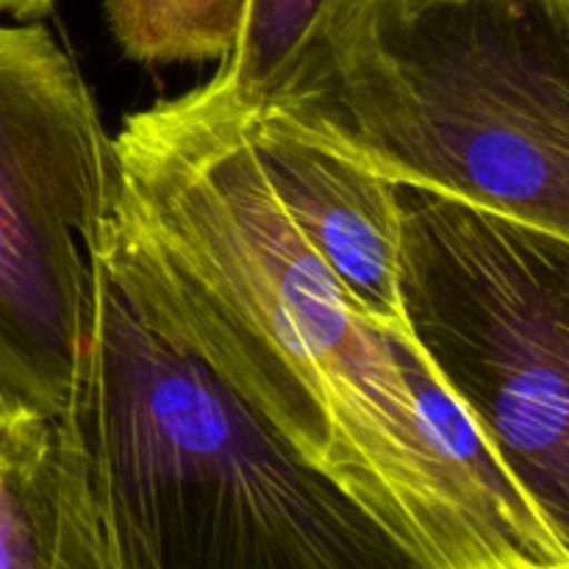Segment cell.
Listing matches in <instances>:
<instances>
[{
    "instance_id": "obj_2",
    "label": "cell",
    "mask_w": 569,
    "mask_h": 569,
    "mask_svg": "<svg viewBox=\"0 0 569 569\" xmlns=\"http://www.w3.org/2000/svg\"><path fill=\"white\" fill-rule=\"evenodd\" d=\"M89 261L59 422L100 569H415L209 365L159 337L94 250Z\"/></svg>"
},
{
    "instance_id": "obj_1",
    "label": "cell",
    "mask_w": 569,
    "mask_h": 569,
    "mask_svg": "<svg viewBox=\"0 0 569 569\" xmlns=\"http://www.w3.org/2000/svg\"><path fill=\"white\" fill-rule=\"evenodd\" d=\"M94 253L159 337L198 356L415 569H569V548L470 420L448 431L420 350L372 317L272 194L244 111L206 87L111 133Z\"/></svg>"
},
{
    "instance_id": "obj_10",
    "label": "cell",
    "mask_w": 569,
    "mask_h": 569,
    "mask_svg": "<svg viewBox=\"0 0 569 569\" xmlns=\"http://www.w3.org/2000/svg\"><path fill=\"white\" fill-rule=\"evenodd\" d=\"M56 6L59 0H0V14L14 17L17 22H42Z\"/></svg>"
},
{
    "instance_id": "obj_9",
    "label": "cell",
    "mask_w": 569,
    "mask_h": 569,
    "mask_svg": "<svg viewBox=\"0 0 569 569\" xmlns=\"http://www.w3.org/2000/svg\"><path fill=\"white\" fill-rule=\"evenodd\" d=\"M250 0H103L106 26L137 64L226 61L239 42Z\"/></svg>"
},
{
    "instance_id": "obj_4",
    "label": "cell",
    "mask_w": 569,
    "mask_h": 569,
    "mask_svg": "<svg viewBox=\"0 0 569 569\" xmlns=\"http://www.w3.org/2000/svg\"><path fill=\"white\" fill-rule=\"evenodd\" d=\"M398 200L417 350L569 548V244L448 194Z\"/></svg>"
},
{
    "instance_id": "obj_5",
    "label": "cell",
    "mask_w": 569,
    "mask_h": 569,
    "mask_svg": "<svg viewBox=\"0 0 569 569\" xmlns=\"http://www.w3.org/2000/svg\"><path fill=\"white\" fill-rule=\"evenodd\" d=\"M111 183V133L72 56L42 22L0 26V409H64Z\"/></svg>"
},
{
    "instance_id": "obj_6",
    "label": "cell",
    "mask_w": 569,
    "mask_h": 569,
    "mask_svg": "<svg viewBox=\"0 0 569 569\" xmlns=\"http://www.w3.org/2000/svg\"><path fill=\"white\" fill-rule=\"evenodd\" d=\"M267 183L317 256L359 303L400 333L398 183L331 153L272 109L244 111Z\"/></svg>"
},
{
    "instance_id": "obj_8",
    "label": "cell",
    "mask_w": 569,
    "mask_h": 569,
    "mask_svg": "<svg viewBox=\"0 0 569 569\" xmlns=\"http://www.w3.org/2000/svg\"><path fill=\"white\" fill-rule=\"evenodd\" d=\"M345 0H250L239 42L203 87L242 111L283 92Z\"/></svg>"
},
{
    "instance_id": "obj_7",
    "label": "cell",
    "mask_w": 569,
    "mask_h": 569,
    "mask_svg": "<svg viewBox=\"0 0 569 569\" xmlns=\"http://www.w3.org/2000/svg\"><path fill=\"white\" fill-rule=\"evenodd\" d=\"M0 569H100L59 415L0 409Z\"/></svg>"
},
{
    "instance_id": "obj_3",
    "label": "cell",
    "mask_w": 569,
    "mask_h": 569,
    "mask_svg": "<svg viewBox=\"0 0 569 569\" xmlns=\"http://www.w3.org/2000/svg\"><path fill=\"white\" fill-rule=\"evenodd\" d=\"M267 109L398 187L569 244V0H348Z\"/></svg>"
}]
</instances>
